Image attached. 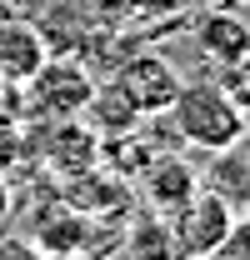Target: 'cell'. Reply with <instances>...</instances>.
<instances>
[{
    "label": "cell",
    "mask_w": 250,
    "mask_h": 260,
    "mask_svg": "<svg viewBox=\"0 0 250 260\" xmlns=\"http://www.w3.org/2000/svg\"><path fill=\"white\" fill-rule=\"evenodd\" d=\"M45 165H50L60 180L100 165V135H95L90 125H80V115L50 120V130H45Z\"/></svg>",
    "instance_id": "8992f818"
},
{
    "label": "cell",
    "mask_w": 250,
    "mask_h": 260,
    "mask_svg": "<svg viewBox=\"0 0 250 260\" xmlns=\"http://www.w3.org/2000/svg\"><path fill=\"white\" fill-rule=\"evenodd\" d=\"M45 55H50V45L35 20H0V80L5 85H25L45 65Z\"/></svg>",
    "instance_id": "ba28073f"
},
{
    "label": "cell",
    "mask_w": 250,
    "mask_h": 260,
    "mask_svg": "<svg viewBox=\"0 0 250 260\" xmlns=\"http://www.w3.org/2000/svg\"><path fill=\"white\" fill-rule=\"evenodd\" d=\"M110 85L125 95V105L145 120V115H165L170 110V100L180 90V75H175V65L155 55V50H140V55H125L115 65V75H110Z\"/></svg>",
    "instance_id": "277c9868"
},
{
    "label": "cell",
    "mask_w": 250,
    "mask_h": 260,
    "mask_svg": "<svg viewBox=\"0 0 250 260\" xmlns=\"http://www.w3.org/2000/svg\"><path fill=\"white\" fill-rule=\"evenodd\" d=\"M10 210H15V190H10V175L0 170V230L10 225Z\"/></svg>",
    "instance_id": "7c38bea8"
},
{
    "label": "cell",
    "mask_w": 250,
    "mask_h": 260,
    "mask_svg": "<svg viewBox=\"0 0 250 260\" xmlns=\"http://www.w3.org/2000/svg\"><path fill=\"white\" fill-rule=\"evenodd\" d=\"M30 110L35 120H65V115H80L85 105H90V95H95V75L85 70V65L75 60V55H45V65L35 70L30 80Z\"/></svg>",
    "instance_id": "3957f363"
},
{
    "label": "cell",
    "mask_w": 250,
    "mask_h": 260,
    "mask_svg": "<svg viewBox=\"0 0 250 260\" xmlns=\"http://www.w3.org/2000/svg\"><path fill=\"white\" fill-rule=\"evenodd\" d=\"M245 210H235L225 195H215L210 185H200V190L190 195L185 205L165 220V235H170V255H215L220 245H225V235L235 230Z\"/></svg>",
    "instance_id": "7a4b0ae2"
},
{
    "label": "cell",
    "mask_w": 250,
    "mask_h": 260,
    "mask_svg": "<svg viewBox=\"0 0 250 260\" xmlns=\"http://www.w3.org/2000/svg\"><path fill=\"white\" fill-rule=\"evenodd\" d=\"M210 160H220V165H210V170H205V185H210L215 195H225L235 210H245V180H240V175H245V155H240V145L215 150Z\"/></svg>",
    "instance_id": "30bf717a"
},
{
    "label": "cell",
    "mask_w": 250,
    "mask_h": 260,
    "mask_svg": "<svg viewBox=\"0 0 250 260\" xmlns=\"http://www.w3.org/2000/svg\"><path fill=\"white\" fill-rule=\"evenodd\" d=\"M135 180H140V200H145V210H150L155 220H170L190 195L200 190V175H195L185 160L160 155V150L140 165V175H135Z\"/></svg>",
    "instance_id": "5b68a950"
},
{
    "label": "cell",
    "mask_w": 250,
    "mask_h": 260,
    "mask_svg": "<svg viewBox=\"0 0 250 260\" xmlns=\"http://www.w3.org/2000/svg\"><path fill=\"white\" fill-rule=\"evenodd\" d=\"M30 245L40 255H80V250H90V215H80V210H70V205H60L55 215L45 210Z\"/></svg>",
    "instance_id": "9c48e42d"
},
{
    "label": "cell",
    "mask_w": 250,
    "mask_h": 260,
    "mask_svg": "<svg viewBox=\"0 0 250 260\" xmlns=\"http://www.w3.org/2000/svg\"><path fill=\"white\" fill-rule=\"evenodd\" d=\"M0 85H5V80H0Z\"/></svg>",
    "instance_id": "5bb4252c"
},
{
    "label": "cell",
    "mask_w": 250,
    "mask_h": 260,
    "mask_svg": "<svg viewBox=\"0 0 250 260\" xmlns=\"http://www.w3.org/2000/svg\"><path fill=\"white\" fill-rule=\"evenodd\" d=\"M190 35H195V45L215 65L245 60V50H250V30H245V20H240L235 5H210V10H200L195 25H190Z\"/></svg>",
    "instance_id": "52a82bcc"
},
{
    "label": "cell",
    "mask_w": 250,
    "mask_h": 260,
    "mask_svg": "<svg viewBox=\"0 0 250 260\" xmlns=\"http://www.w3.org/2000/svg\"><path fill=\"white\" fill-rule=\"evenodd\" d=\"M45 0H0V20H35Z\"/></svg>",
    "instance_id": "8fae6325"
},
{
    "label": "cell",
    "mask_w": 250,
    "mask_h": 260,
    "mask_svg": "<svg viewBox=\"0 0 250 260\" xmlns=\"http://www.w3.org/2000/svg\"><path fill=\"white\" fill-rule=\"evenodd\" d=\"M180 10V0H135V15H170Z\"/></svg>",
    "instance_id": "4fadbf2b"
},
{
    "label": "cell",
    "mask_w": 250,
    "mask_h": 260,
    "mask_svg": "<svg viewBox=\"0 0 250 260\" xmlns=\"http://www.w3.org/2000/svg\"><path fill=\"white\" fill-rule=\"evenodd\" d=\"M165 115H170L175 135L185 145H195V150H205V155L230 150V145L245 140V105L235 95H225L215 85V75L210 80H180V90H175Z\"/></svg>",
    "instance_id": "6da1fadb"
}]
</instances>
